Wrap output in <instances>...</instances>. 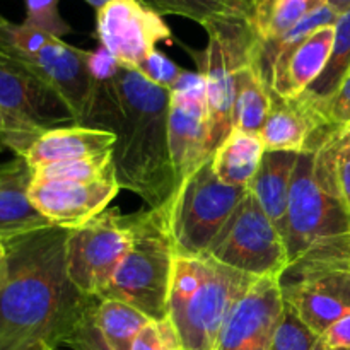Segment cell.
Masks as SVG:
<instances>
[{
    "mask_svg": "<svg viewBox=\"0 0 350 350\" xmlns=\"http://www.w3.org/2000/svg\"><path fill=\"white\" fill-rule=\"evenodd\" d=\"M96 94L85 126L116 135L111 161L122 190L144 207L171 205L178 191L170 150V89L118 64L105 48L92 51Z\"/></svg>",
    "mask_w": 350,
    "mask_h": 350,
    "instance_id": "1",
    "label": "cell"
},
{
    "mask_svg": "<svg viewBox=\"0 0 350 350\" xmlns=\"http://www.w3.org/2000/svg\"><path fill=\"white\" fill-rule=\"evenodd\" d=\"M68 229H38L5 239L0 265V350L67 345L98 297L82 294L67 273Z\"/></svg>",
    "mask_w": 350,
    "mask_h": 350,
    "instance_id": "2",
    "label": "cell"
},
{
    "mask_svg": "<svg viewBox=\"0 0 350 350\" xmlns=\"http://www.w3.org/2000/svg\"><path fill=\"white\" fill-rule=\"evenodd\" d=\"M345 132L330 126L297 156L284 234L289 263L317 243L350 234V211L337 174V154Z\"/></svg>",
    "mask_w": 350,
    "mask_h": 350,
    "instance_id": "3",
    "label": "cell"
},
{
    "mask_svg": "<svg viewBox=\"0 0 350 350\" xmlns=\"http://www.w3.org/2000/svg\"><path fill=\"white\" fill-rule=\"evenodd\" d=\"M256 279L205 253L176 255L167 317L180 335L181 349L214 350L229 311Z\"/></svg>",
    "mask_w": 350,
    "mask_h": 350,
    "instance_id": "4",
    "label": "cell"
},
{
    "mask_svg": "<svg viewBox=\"0 0 350 350\" xmlns=\"http://www.w3.org/2000/svg\"><path fill=\"white\" fill-rule=\"evenodd\" d=\"M132 219V245L111 282L98 299H116L150 320L167 318L176 248L170 228V205L140 208Z\"/></svg>",
    "mask_w": 350,
    "mask_h": 350,
    "instance_id": "5",
    "label": "cell"
},
{
    "mask_svg": "<svg viewBox=\"0 0 350 350\" xmlns=\"http://www.w3.org/2000/svg\"><path fill=\"white\" fill-rule=\"evenodd\" d=\"M208 43L205 50H188L204 77L211 116V152L231 133L236 101V75L252 60L258 34L252 21L226 19L205 24Z\"/></svg>",
    "mask_w": 350,
    "mask_h": 350,
    "instance_id": "6",
    "label": "cell"
},
{
    "mask_svg": "<svg viewBox=\"0 0 350 350\" xmlns=\"http://www.w3.org/2000/svg\"><path fill=\"white\" fill-rule=\"evenodd\" d=\"M248 188L226 185L212 170V157L183 181L170 205L176 255H204Z\"/></svg>",
    "mask_w": 350,
    "mask_h": 350,
    "instance_id": "7",
    "label": "cell"
},
{
    "mask_svg": "<svg viewBox=\"0 0 350 350\" xmlns=\"http://www.w3.org/2000/svg\"><path fill=\"white\" fill-rule=\"evenodd\" d=\"M205 255L258 279H279L289 265L282 234L250 190Z\"/></svg>",
    "mask_w": 350,
    "mask_h": 350,
    "instance_id": "8",
    "label": "cell"
},
{
    "mask_svg": "<svg viewBox=\"0 0 350 350\" xmlns=\"http://www.w3.org/2000/svg\"><path fill=\"white\" fill-rule=\"evenodd\" d=\"M132 245V219L118 208H106L84 226L68 229L65 265L82 294L99 297Z\"/></svg>",
    "mask_w": 350,
    "mask_h": 350,
    "instance_id": "9",
    "label": "cell"
},
{
    "mask_svg": "<svg viewBox=\"0 0 350 350\" xmlns=\"http://www.w3.org/2000/svg\"><path fill=\"white\" fill-rule=\"evenodd\" d=\"M170 150L178 190L212 157L207 88L198 72L185 70L170 89Z\"/></svg>",
    "mask_w": 350,
    "mask_h": 350,
    "instance_id": "10",
    "label": "cell"
},
{
    "mask_svg": "<svg viewBox=\"0 0 350 350\" xmlns=\"http://www.w3.org/2000/svg\"><path fill=\"white\" fill-rule=\"evenodd\" d=\"M101 46L125 67L137 68L159 43H171L170 26L142 0H111L98 10Z\"/></svg>",
    "mask_w": 350,
    "mask_h": 350,
    "instance_id": "11",
    "label": "cell"
},
{
    "mask_svg": "<svg viewBox=\"0 0 350 350\" xmlns=\"http://www.w3.org/2000/svg\"><path fill=\"white\" fill-rule=\"evenodd\" d=\"M5 51L26 64L60 96L65 106L70 109L75 125L85 126L96 94V77L91 67L92 51L72 46L58 38L36 55Z\"/></svg>",
    "mask_w": 350,
    "mask_h": 350,
    "instance_id": "12",
    "label": "cell"
},
{
    "mask_svg": "<svg viewBox=\"0 0 350 350\" xmlns=\"http://www.w3.org/2000/svg\"><path fill=\"white\" fill-rule=\"evenodd\" d=\"M284 308L279 279H256L229 311L214 350H270Z\"/></svg>",
    "mask_w": 350,
    "mask_h": 350,
    "instance_id": "13",
    "label": "cell"
},
{
    "mask_svg": "<svg viewBox=\"0 0 350 350\" xmlns=\"http://www.w3.org/2000/svg\"><path fill=\"white\" fill-rule=\"evenodd\" d=\"M0 106L23 122L43 130L74 123L60 96L26 64L0 48Z\"/></svg>",
    "mask_w": 350,
    "mask_h": 350,
    "instance_id": "14",
    "label": "cell"
},
{
    "mask_svg": "<svg viewBox=\"0 0 350 350\" xmlns=\"http://www.w3.org/2000/svg\"><path fill=\"white\" fill-rule=\"evenodd\" d=\"M279 282L284 301L314 334L321 335L350 313V272L286 269Z\"/></svg>",
    "mask_w": 350,
    "mask_h": 350,
    "instance_id": "15",
    "label": "cell"
},
{
    "mask_svg": "<svg viewBox=\"0 0 350 350\" xmlns=\"http://www.w3.org/2000/svg\"><path fill=\"white\" fill-rule=\"evenodd\" d=\"M115 173L88 183L31 180L29 200L51 226L75 229L105 212L120 193Z\"/></svg>",
    "mask_w": 350,
    "mask_h": 350,
    "instance_id": "16",
    "label": "cell"
},
{
    "mask_svg": "<svg viewBox=\"0 0 350 350\" xmlns=\"http://www.w3.org/2000/svg\"><path fill=\"white\" fill-rule=\"evenodd\" d=\"M335 40V24L323 26L299 46L277 58L270 70V91L279 99H296L325 70Z\"/></svg>",
    "mask_w": 350,
    "mask_h": 350,
    "instance_id": "17",
    "label": "cell"
},
{
    "mask_svg": "<svg viewBox=\"0 0 350 350\" xmlns=\"http://www.w3.org/2000/svg\"><path fill=\"white\" fill-rule=\"evenodd\" d=\"M330 126L334 125H330L320 106L306 96L296 99H279L273 96L272 109L260 137L265 150L299 154L318 133Z\"/></svg>",
    "mask_w": 350,
    "mask_h": 350,
    "instance_id": "18",
    "label": "cell"
},
{
    "mask_svg": "<svg viewBox=\"0 0 350 350\" xmlns=\"http://www.w3.org/2000/svg\"><path fill=\"white\" fill-rule=\"evenodd\" d=\"M115 144L116 135L109 130L81 125L60 126L41 133L24 152L23 159L33 171L64 161L113 154Z\"/></svg>",
    "mask_w": 350,
    "mask_h": 350,
    "instance_id": "19",
    "label": "cell"
},
{
    "mask_svg": "<svg viewBox=\"0 0 350 350\" xmlns=\"http://www.w3.org/2000/svg\"><path fill=\"white\" fill-rule=\"evenodd\" d=\"M33 173L23 157L9 163V171L0 180V241L50 228V221L31 204Z\"/></svg>",
    "mask_w": 350,
    "mask_h": 350,
    "instance_id": "20",
    "label": "cell"
},
{
    "mask_svg": "<svg viewBox=\"0 0 350 350\" xmlns=\"http://www.w3.org/2000/svg\"><path fill=\"white\" fill-rule=\"evenodd\" d=\"M297 156H299L297 152L265 150L262 164L248 187L270 221L277 226L282 238L287 228L291 180H293Z\"/></svg>",
    "mask_w": 350,
    "mask_h": 350,
    "instance_id": "21",
    "label": "cell"
},
{
    "mask_svg": "<svg viewBox=\"0 0 350 350\" xmlns=\"http://www.w3.org/2000/svg\"><path fill=\"white\" fill-rule=\"evenodd\" d=\"M265 146L260 133L232 129L212 154V170L226 185L248 188L262 164Z\"/></svg>",
    "mask_w": 350,
    "mask_h": 350,
    "instance_id": "22",
    "label": "cell"
},
{
    "mask_svg": "<svg viewBox=\"0 0 350 350\" xmlns=\"http://www.w3.org/2000/svg\"><path fill=\"white\" fill-rule=\"evenodd\" d=\"M256 53V51H255ZM273 96L267 79L255 62H246L236 75V101L232 129L260 133L272 109Z\"/></svg>",
    "mask_w": 350,
    "mask_h": 350,
    "instance_id": "23",
    "label": "cell"
},
{
    "mask_svg": "<svg viewBox=\"0 0 350 350\" xmlns=\"http://www.w3.org/2000/svg\"><path fill=\"white\" fill-rule=\"evenodd\" d=\"M146 3L161 16L173 14L205 26L226 19L253 21L258 0H146Z\"/></svg>",
    "mask_w": 350,
    "mask_h": 350,
    "instance_id": "24",
    "label": "cell"
},
{
    "mask_svg": "<svg viewBox=\"0 0 350 350\" xmlns=\"http://www.w3.org/2000/svg\"><path fill=\"white\" fill-rule=\"evenodd\" d=\"M94 321L113 350H132L133 340L150 318L123 301L98 299Z\"/></svg>",
    "mask_w": 350,
    "mask_h": 350,
    "instance_id": "25",
    "label": "cell"
},
{
    "mask_svg": "<svg viewBox=\"0 0 350 350\" xmlns=\"http://www.w3.org/2000/svg\"><path fill=\"white\" fill-rule=\"evenodd\" d=\"M350 74V9L342 12L335 23V40L330 58L320 77L301 96L323 106Z\"/></svg>",
    "mask_w": 350,
    "mask_h": 350,
    "instance_id": "26",
    "label": "cell"
},
{
    "mask_svg": "<svg viewBox=\"0 0 350 350\" xmlns=\"http://www.w3.org/2000/svg\"><path fill=\"white\" fill-rule=\"evenodd\" d=\"M34 180H48V181H79V183H88V181L101 180L108 174L115 173L113 167L111 154L98 157H85V159L64 161V163L48 164L38 170L31 171Z\"/></svg>",
    "mask_w": 350,
    "mask_h": 350,
    "instance_id": "27",
    "label": "cell"
},
{
    "mask_svg": "<svg viewBox=\"0 0 350 350\" xmlns=\"http://www.w3.org/2000/svg\"><path fill=\"white\" fill-rule=\"evenodd\" d=\"M318 338H320V335L314 334L297 317L296 311L286 303L282 320H280L279 328H277L270 350H314L317 349Z\"/></svg>",
    "mask_w": 350,
    "mask_h": 350,
    "instance_id": "28",
    "label": "cell"
},
{
    "mask_svg": "<svg viewBox=\"0 0 350 350\" xmlns=\"http://www.w3.org/2000/svg\"><path fill=\"white\" fill-rule=\"evenodd\" d=\"M58 3L60 0H24L26 5L24 23L62 40L65 34L72 33V27L62 17Z\"/></svg>",
    "mask_w": 350,
    "mask_h": 350,
    "instance_id": "29",
    "label": "cell"
},
{
    "mask_svg": "<svg viewBox=\"0 0 350 350\" xmlns=\"http://www.w3.org/2000/svg\"><path fill=\"white\" fill-rule=\"evenodd\" d=\"M41 133L43 130L23 122L0 106V146L14 150L17 157H23Z\"/></svg>",
    "mask_w": 350,
    "mask_h": 350,
    "instance_id": "30",
    "label": "cell"
},
{
    "mask_svg": "<svg viewBox=\"0 0 350 350\" xmlns=\"http://www.w3.org/2000/svg\"><path fill=\"white\" fill-rule=\"evenodd\" d=\"M132 350H183L180 335L170 317L150 320L133 340Z\"/></svg>",
    "mask_w": 350,
    "mask_h": 350,
    "instance_id": "31",
    "label": "cell"
},
{
    "mask_svg": "<svg viewBox=\"0 0 350 350\" xmlns=\"http://www.w3.org/2000/svg\"><path fill=\"white\" fill-rule=\"evenodd\" d=\"M139 70L147 81H150L152 84L161 85V88L171 89L174 84H176L178 79L183 74V68L180 65L174 64L173 60L166 57L163 51L154 50L139 67L135 68Z\"/></svg>",
    "mask_w": 350,
    "mask_h": 350,
    "instance_id": "32",
    "label": "cell"
},
{
    "mask_svg": "<svg viewBox=\"0 0 350 350\" xmlns=\"http://www.w3.org/2000/svg\"><path fill=\"white\" fill-rule=\"evenodd\" d=\"M96 308V306H94ZM67 345L72 350H113L111 345L106 342L103 334L99 332L98 325L94 321V310L84 318L77 330L74 332L70 338H68Z\"/></svg>",
    "mask_w": 350,
    "mask_h": 350,
    "instance_id": "33",
    "label": "cell"
},
{
    "mask_svg": "<svg viewBox=\"0 0 350 350\" xmlns=\"http://www.w3.org/2000/svg\"><path fill=\"white\" fill-rule=\"evenodd\" d=\"M321 111L330 125L344 130L350 129V74L342 82L338 91L321 106Z\"/></svg>",
    "mask_w": 350,
    "mask_h": 350,
    "instance_id": "34",
    "label": "cell"
},
{
    "mask_svg": "<svg viewBox=\"0 0 350 350\" xmlns=\"http://www.w3.org/2000/svg\"><path fill=\"white\" fill-rule=\"evenodd\" d=\"M314 350H350V313L320 335Z\"/></svg>",
    "mask_w": 350,
    "mask_h": 350,
    "instance_id": "35",
    "label": "cell"
},
{
    "mask_svg": "<svg viewBox=\"0 0 350 350\" xmlns=\"http://www.w3.org/2000/svg\"><path fill=\"white\" fill-rule=\"evenodd\" d=\"M337 174L338 183H340L342 197H344L345 204H347L350 211V135L349 130L344 133L340 147H338L337 154Z\"/></svg>",
    "mask_w": 350,
    "mask_h": 350,
    "instance_id": "36",
    "label": "cell"
},
{
    "mask_svg": "<svg viewBox=\"0 0 350 350\" xmlns=\"http://www.w3.org/2000/svg\"><path fill=\"white\" fill-rule=\"evenodd\" d=\"M328 5L340 16L342 12L350 9V0H328Z\"/></svg>",
    "mask_w": 350,
    "mask_h": 350,
    "instance_id": "37",
    "label": "cell"
},
{
    "mask_svg": "<svg viewBox=\"0 0 350 350\" xmlns=\"http://www.w3.org/2000/svg\"><path fill=\"white\" fill-rule=\"evenodd\" d=\"M85 2H88L91 7H94L96 10H99L103 5H106L108 2H111V0H85ZM142 2H146V0H142Z\"/></svg>",
    "mask_w": 350,
    "mask_h": 350,
    "instance_id": "38",
    "label": "cell"
},
{
    "mask_svg": "<svg viewBox=\"0 0 350 350\" xmlns=\"http://www.w3.org/2000/svg\"><path fill=\"white\" fill-rule=\"evenodd\" d=\"M7 171H9V163H5V164H0V180H2V178L5 176V174H7Z\"/></svg>",
    "mask_w": 350,
    "mask_h": 350,
    "instance_id": "39",
    "label": "cell"
},
{
    "mask_svg": "<svg viewBox=\"0 0 350 350\" xmlns=\"http://www.w3.org/2000/svg\"><path fill=\"white\" fill-rule=\"evenodd\" d=\"M3 258H5V246H3V243L0 241V265H2Z\"/></svg>",
    "mask_w": 350,
    "mask_h": 350,
    "instance_id": "40",
    "label": "cell"
},
{
    "mask_svg": "<svg viewBox=\"0 0 350 350\" xmlns=\"http://www.w3.org/2000/svg\"><path fill=\"white\" fill-rule=\"evenodd\" d=\"M313 3L317 7H323V5H328V0H313Z\"/></svg>",
    "mask_w": 350,
    "mask_h": 350,
    "instance_id": "41",
    "label": "cell"
},
{
    "mask_svg": "<svg viewBox=\"0 0 350 350\" xmlns=\"http://www.w3.org/2000/svg\"><path fill=\"white\" fill-rule=\"evenodd\" d=\"M34 350H53V349L48 347V345H44V344H41V345H38V347L34 349Z\"/></svg>",
    "mask_w": 350,
    "mask_h": 350,
    "instance_id": "42",
    "label": "cell"
},
{
    "mask_svg": "<svg viewBox=\"0 0 350 350\" xmlns=\"http://www.w3.org/2000/svg\"><path fill=\"white\" fill-rule=\"evenodd\" d=\"M7 23H9V21H7V19H5V17H3V16H2V14H0V27H2V26H5V24H7Z\"/></svg>",
    "mask_w": 350,
    "mask_h": 350,
    "instance_id": "43",
    "label": "cell"
},
{
    "mask_svg": "<svg viewBox=\"0 0 350 350\" xmlns=\"http://www.w3.org/2000/svg\"><path fill=\"white\" fill-rule=\"evenodd\" d=\"M349 135H350V129H349Z\"/></svg>",
    "mask_w": 350,
    "mask_h": 350,
    "instance_id": "44",
    "label": "cell"
},
{
    "mask_svg": "<svg viewBox=\"0 0 350 350\" xmlns=\"http://www.w3.org/2000/svg\"><path fill=\"white\" fill-rule=\"evenodd\" d=\"M349 272H350V269H349Z\"/></svg>",
    "mask_w": 350,
    "mask_h": 350,
    "instance_id": "45",
    "label": "cell"
}]
</instances>
